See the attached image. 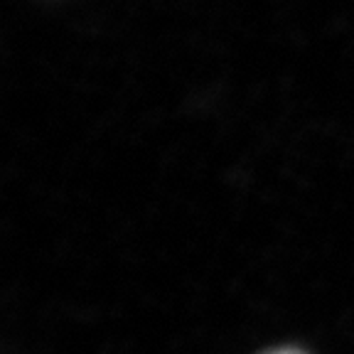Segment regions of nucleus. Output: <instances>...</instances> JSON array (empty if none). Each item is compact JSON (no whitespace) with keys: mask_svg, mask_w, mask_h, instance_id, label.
I'll list each match as a JSON object with an SVG mask.
<instances>
[{"mask_svg":"<svg viewBox=\"0 0 354 354\" xmlns=\"http://www.w3.org/2000/svg\"><path fill=\"white\" fill-rule=\"evenodd\" d=\"M268 354H300L295 349H278V352H268Z\"/></svg>","mask_w":354,"mask_h":354,"instance_id":"obj_1","label":"nucleus"}]
</instances>
